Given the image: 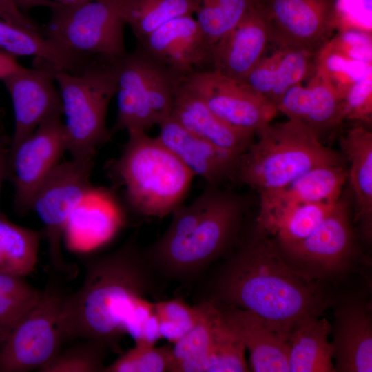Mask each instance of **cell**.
Segmentation results:
<instances>
[{
	"instance_id": "3",
	"label": "cell",
	"mask_w": 372,
	"mask_h": 372,
	"mask_svg": "<svg viewBox=\"0 0 372 372\" xmlns=\"http://www.w3.org/2000/svg\"><path fill=\"white\" fill-rule=\"evenodd\" d=\"M244 197L209 185L172 214L165 231L143 249L160 280L191 283L236 240L247 209Z\"/></svg>"
},
{
	"instance_id": "1",
	"label": "cell",
	"mask_w": 372,
	"mask_h": 372,
	"mask_svg": "<svg viewBox=\"0 0 372 372\" xmlns=\"http://www.w3.org/2000/svg\"><path fill=\"white\" fill-rule=\"evenodd\" d=\"M205 288L200 300L251 311L287 342L302 321L321 316L328 304L320 282L293 269L273 240L256 229Z\"/></svg>"
},
{
	"instance_id": "22",
	"label": "cell",
	"mask_w": 372,
	"mask_h": 372,
	"mask_svg": "<svg viewBox=\"0 0 372 372\" xmlns=\"http://www.w3.org/2000/svg\"><path fill=\"white\" fill-rule=\"evenodd\" d=\"M227 326L239 338L250 354L256 372L289 371V344L254 312L214 300Z\"/></svg>"
},
{
	"instance_id": "39",
	"label": "cell",
	"mask_w": 372,
	"mask_h": 372,
	"mask_svg": "<svg viewBox=\"0 0 372 372\" xmlns=\"http://www.w3.org/2000/svg\"><path fill=\"white\" fill-rule=\"evenodd\" d=\"M154 313V302H149L145 297L134 298L127 307L123 321L125 334H129L135 343L138 342L149 319Z\"/></svg>"
},
{
	"instance_id": "28",
	"label": "cell",
	"mask_w": 372,
	"mask_h": 372,
	"mask_svg": "<svg viewBox=\"0 0 372 372\" xmlns=\"http://www.w3.org/2000/svg\"><path fill=\"white\" fill-rule=\"evenodd\" d=\"M331 331V324L321 316H311L302 321L288 340L289 371H335L332 348L328 340Z\"/></svg>"
},
{
	"instance_id": "23",
	"label": "cell",
	"mask_w": 372,
	"mask_h": 372,
	"mask_svg": "<svg viewBox=\"0 0 372 372\" xmlns=\"http://www.w3.org/2000/svg\"><path fill=\"white\" fill-rule=\"evenodd\" d=\"M170 116L189 132L238 157L254 142L256 134L221 120L183 80L176 87Z\"/></svg>"
},
{
	"instance_id": "5",
	"label": "cell",
	"mask_w": 372,
	"mask_h": 372,
	"mask_svg": "<svg viewBox=\"0 0 372 372\" xmlns=\"http://www.w3.org/2000/svg\"><path fill=\"white\" fill-rule=\"evenodd\" d=\"M257 134L258 140L240 156L235 181L259 193L284 187L313 168L347 162L294 119L270 123Z\"/></svg>"
},
{
	"instance_id": "43",
	"label": "cell",
	"mask_w": 372,
	"mask_h": 372,
	"mask_svg": "<svg viewBox=\"0 0 372 372\" xmlns=\"http://www.w3.org/2000/svg\"><path fill=\"white\" fill-rule=\"evenodd\" d=\"M10 145L11 139L6 135L3 125L0 121V194L3 180L7 178Z\"/></svg>"
},
{
	"instance_id": "15",
	"label": "cell",
	"mask_w": 372,
	"mask_h": 372,
	"mask_svg": "<svg viewBox=\"0 0 372 372\" xmlns=\"http://www.w3.org/2000/svg\"><path fill=\"white\" fill-rule=\"evenodd\" d=\"M36 63L32 68L21 65L1 80L10 96L14 112L10 152L41 123L63 114L54 76L57 67L41 59H36Z\"/></svg>"
},
{
	"instance_id": "16",
	"label": "cell",
	"mask_w": 372,
	"mask_h": 372,
	"mask_svg": "<svg viewBox=\"0 0 372 372\" xmlns=\"http://www.w3.org/2000/svg\"><path fill=\"white\" fill-rule=\"evenodd\" d=\"M136 48L180 81L212 70V46L193 14L167 21L138 39Z\"/></svg>"
},
{
	"instance_id": "48",
	"label": "cell",
	"mask_w": 372,
	"mask_h": 372,
	"mask_svg": "<svg viewBox=\"0 0 372 372\" xmlns=\"http://www.w3.org/2000/svg\"><path fill=\"white\" fill-rule=\"evenodd\" d=\"M339 1V0H338Z\"/></svg>"
},
{
	"instance_id": "41",
	"label": "cell",
	"mask_w": 372,
	"mask_h": 372,
	"mask_svg": "<svg viewBox=\"0 0 372 372\" xmlns=\"http://www.w3.org/2000/svg\"><path fill=\"white\" fill-rule=\"evenodd\" d=\"M39 291L30 285L25 276L0 272V296L23 299H38Z\"/></svg>"
},
{
	"instance_id": "46",
	"label": "cell",
	"mask_w": 372,
	"mask_h": 372,
	"mask_svg": "<svg viewBox=\"0 0 372 372\" xmlns=\"http://www.w3.org/2000/svg\"><path fill=\"white\" fill-rule=\"evenodd\" d=\"M10 330L0 327V343L6 338Z\"/></svg>"
},
{
	"instance_id": "34",
	"label": "cell",
	"mask_w": 372,
	"mask_h": 372,
	"mask_svg": "<svg viewBox=\"0 0 372 372\" xmlns=\"http://www.w3.org/2000/svg\"><path fill=\"white\" fill-rule=\"evenodd\" d=\"M216 308L206 372L249 371L243 343L227 326L217 306Z\"/></svg>"
},
{
	"instance_id": "31",
	"label": "cell",
	"mask_w": 372,
	"mask_h": 372,
	"mask_svg": "<svg viewBox=\"0 0 372 372\" xmlns=\"http://www.w3.org/2000/svg\"><path fill=\"white\" fill-rule=\"evenodd\" d=\"M194 9L193 0H120L123 21L136 40L172 19L194 14Z\"/></svg>"
},
{
	"instance_id": "24",
	"label": "cell",
	"mask_w": 372,
	"mask_h": 372,
	"mask_svg": "<svg viewBox=\"0 0 372 372\" xmlns=\"http://www.w3.org/2000/svg\"><path fill=\"white\" fill-rule=\"evenodd\" d=\"M275 48L270 55H264L243 81L276 106L288 90L312 77L316 69L317 53Z\"/></svg>"
},
{
	"instance_id": "6",
	"label": "cell",
	"mask_w": 372,
	"mask_h": 372,
	"mask_svg": "<svg viewBox=\"0 0 372 372\" xmlns=\"http://www.w3.org/2000/svg\"><path fill=\"white\" fill-rule=\"evenodd\" d=\"M119 59L94 57L79 74L55 70L68 151L72 158L94 159L98 148L112 137L106 114L116 94Z\"/></svg>"
},
{
	"instance_id": "26",
	"label": "cell",
	"mask_w": 372,
	"mask_h": 372,
	"mask_svg": "<svg viewBox=\"0 0 372 372\" xmlns=\"http://www.w3.org/2000/svg\"><path fill=\"white\" fill-rule=\"evenodd\" d=\"M120 214L113 193L94 187L71 214L65 234L76 247L98 243L112 234Z\"/></svg>"
},
{
	"instance_id": "47",
	"label": "cell",
	"mask_w": 372,
	"mask_h": 372,
	"mask_svg": "<svg viewBox=\"0 0 372 372\" xmlns=\"http://www.w3.org/2000/svg\"><path fill=\"white\" fill-rule=\"evenodd\" d=\"M19 8L23 10V0H14Z\"/></svg>"
},
{
	"instance_id": "8",
	"label": "cell",
	"mask_w": 372,
	"mask_h": 372,
	"mask_svg": "<svg viewBox=\"0 0 372 372\" xmlns=\"http://www.w3.org/2000/svg\"><path fill=\"white\" fill-rule=\"evenodd\" d=\"M41 28L42 34L65 50L87 57L116 59L127 54L120 0L58 2Z\"/></svg>"
},
{
	"instance_id": "30",
	"label": "cell",
	"mask_w": 372,
	"mask_h": 372,
	"mask_svg": "<svg viewBox=\"0 0 372 372\" xmlns=\"http://www.w3.org/2000/svg\"><path fill=\"white\" fill-rule=\"evenodd\" d=\"M40 231L18 225L0 213V272L26 276L37 263Z\"/></svg>"
},
{
	"instance_id": "20",
	"label": "cell",
	"mask_w": 372,
	"mask_h": 372,
	"mask_svg": "<svg viewBox=\"0 0 372 372\" xmlns=\"http://www.w3.org/2000/svg\"><path fill=\"white\" fill-rule=\"evenodd\" d=\"M307 86L298 84L276 105L278 112L309 128L321 141L344 120V102L339 91L324 76L314 73Z\"/></svg>"
},
{
	"instance_id": "44",
	"label": "cell",
	"mask_w": 372,
	"mask_h": 372,
	"mask_svg": "<svg viewBox=\"0 0 372 372\" xmlns=\"http://www.w3.org/2000/svg\"><path fill=\"white\" fill-rule=\"evenodd\" d=\"M15 57L0 50V80L21 66Z\"/></svg>"
},
{
	"instance_id": "13",
	"label": "cell",
	"mask_w": 372,
	"mask_h": 372,
	"mask_svg": "<svg viewBox=\"0 0 372 372\" xmlns=\"http://www.w3.org/2000/svg\"><path fill=\"white\" fill-rule=\"evenodd\" d=\"M68 151L61 116L41 123L26 138L9 153L7 178L14 189V206L19 214L30 210L37 190L61 163Z\"/></svg>"
},
{
	"instance_id": "17",
	"label": "cell",
	"mask_w": 372,
	"mask_h": 372,
	"mask_svg": "<svg viewBox=\"0 0 372 372\" xmlns=\"http://www.w3.org/2000/svg\"><path fill=\"white\" fill-rule=\"evenodd\" d=\"M347 177L344 165H324L310 169L284 187L260 193L256 229L268 235L280 216L294 206L336 203Z\"/></svg>"
},
{
	"instance_id": "25",
	"label": "cell",
	"mask_w": 372,
	"mask_h": 372,
	"mask_svg": "<svg viewBox=\"0 0 372 372\" xmlns=\"http://www.w3.org/2000/svg\"><path fill=\"white\" fill-rule=\"evenodd\" d=\"M349 163L348 177L355 205V221L362 224L364 237L371 238L372 132L362 124L348 130L340 141Z\"/></svg>"
},
{
	"instance_id": "36",
	"label": "cell",
	"mask_w": 372,
	"mask_h": 372,
	"mask_svg": "<svg viewBox=\"0 0 372 372\" xmlns=\"http://www.w3.org/2000/svg\"><path fill=\"white\" fill-rule=\"evenodd\" d=\"M172 348L169 344L158 347L135 344L105 366L103 372H169Z\"/></svg>"
},
{
	"instance_id": "45",
	"label": "cell",
	"mask_w": 372,
	"mask_h": 372,
	"mask_svg": "<svg viewBox=\"0 0 372 372\" xmlns=\"http://www.w3.org/2000/svg\"><path fill=\"white\" fill-rule=\"evenodd\" d=\"M63 3L74 4L95 0H54ZM26 9L28 10L35 7H51L54 1L52 0H24Z\"/></svg>"
},
{
	"instance_id": "2",
	"label": "cell",
	"mask_w": 372,
	"mask_h": 372,
	"mask_svg": "<svg viewBox=\"0 0 372 372\" xmlns=\"http://www.w3.org/2000/svg\"><path fill=\"white\" fill-rule=\"evenodd\" d=\"M137 238L136 232L116 249L85 262L81 287L63 298L64 342L92 339L110 351L121 353L120 343L126 335L123 321L130 302L134 298L160 292V279Z\"/></svg>"
},
{
	"instance_id": "10",
	"label": "cell",
	"mask_w": 372,
	"mask_h": 372,
	"mask_svg": "<svg viewBox=\"0 0 372 372\" xmlns=\"http://www.w3.org/2000/svg\"><path fill=\"white\" fill-rule=\"evenodd\" d=\"M278 251L293 269L314 281L321 282L346 273L358 254L347 198L341 196L306 238Z\"/></svg>"
},
{
	"instance_id": "18",
	"label": "cell",
	"mask_w": 372,
	"mask_h": 372,
	"mask_svg": "<svg viewBox=\"0 0 372 372\" xmlns=\"http://www.w3.org/2000/svg\"><path fill=\"white\" fill-rule=\"evenodd\" d=\"M331 331L335 371L371 372V313L362 298H348L339 303L335 309Z\"/></svg>"
},
{
	"instance_id": "40",
	"label": "cell",
	"mask_w": 372,
	"mask_h": 372,
	"mask_svg": "<svg viewBox=\"0 0 372 372\" xmlns=\"http://www.w3.org/2000/svg\"><path fill=\"white\" fill-rule=\"evenodd\" d=\"M39 298L23 299L0 296V327L10 331L33 307Z\"/></svg>"
},
{
	"instance_id": "42",
	"label": "cell",
	"mask_w": 372,
	"mask_h": 372,
	"mask_svg": "<svg viewBox=\"0 0 372 372\" xmlns=\"http://www.w3.org/2000/svg\"><path fill=\"white\" fill-rule=\"evenodd\" d=\"M0 19L26 29L41 31V28L17 5L14 0H0Z\"/></svg>"
},
{
	"instance_id": "11",
	"label": "cell",
	"mask_w": 372,
	"mask_h": 372,
	"mask_svg": "<svg viewBox=\"0 0 372 372\" xmlns=\"http://www.w3.org/2000/svg\"><path fill=\"white\" fill-rule=\"evenodd\" d=\"M94 159L72 158L60 163L34 194L30 210L44 225L51 266L61 273L72 274L73 265L64 259L61 242L68 220L81 201L94 189L90 177Z\"/></svg>"
},
{
	"instance_id": "21",
	"label": "cell",
	"mask_w": 372,
	"mask_h": 372,
	"mask_svg": "<svg viewBox=\"0 0 372 372\" xmlns=\"http://www.w3.org/2000/svg\"><path fill=\"white\" fill-rule=\"evenodd\" d=\"M269 44L267 23L257 2L212 46V70L243 81L264 56Z\"/></svg>"
},
{
	"instance_id": "14",
	"label": "cell",
	"mask_w": 372,
	"mask_h": 372,
	"mask_svg": "<svg viewBox=\"0 0 372 372\" xmlns=\"http://www.w3.org/2000/svg\"><path fill=\"white\" fill-rule=\"evenodd\" d=\"M183 81L214 114L234 127L257 134L278 112L275 105L245 81L214 70L194 73Z\"/></svg>"
},
{
	"instance_id": "32",
	"label": "cell",
	"mask_w": 372,
	"mask_h": 372,
	"mask_svg": "<svg viewBox=\"0 0 372 372\" xmlns=\"http://www.w3.org/2000/svg\"><path fill=\"white\" fill-rule=\"evenodd\" d=\"M196 20L213 46L254 8L258 0H193Z\"/></svg>"
},
{
	"instance_id": "33",
	"label": "cell",
	"mask_w": 372,
	"mask_h": 372,
	"mask_svg": "<svg viewBox=\"0 0 372 372\" xmlns=\"http://www.w3.org/2000/svg\"><path fill=\"white\" fill-rule=\"evenodd\" d=\"M336 203L294 206L280 216L267 236L273 237L271 239L279 250L293 245L309 235L329 214Z\"/></svg>"
},
{
	"instance_id": "7",
	"label": "cell",
	"mask_w": 372,
	"mask_h": 372,
	"mask_svg": "<svg viewBox=\"0 0 372 372\" xmlns=\"http://www.w3.org/2000/svg\"><path fill=\"white\" fill-rule=\"evenodd\" d=\"M180 82L136 48L118 60L117 115L110 130L145 132L170 116Z\"/></svg>"
},
{
	"instance_id": "38",
	"label": "cell",
	"mask_w": 372,
	"mask_h": 372,
	"mask_svg": "<svg viewBox=\"0 0 372 372\" xmlns=\"http://www.w3.org/2000/svg\"><path fill=\"white\" fill-rule=\"evenodd\" d=\"M154 310L158 320L178 326L186 333L196 324L199 317L197 306H189L181 298L155 302Z\"/></svg>"
},
{
	"instance_id": "29",
	"label": "cell",
	"mask_w": 372,
	"mask_h": 372,
	"mask_svg": "<svg viewBox=\"0 0 372 372\" xmlns=\"http://www.w3.org/2000/svg\"><path fill=\"white\" fill-rule=\"evenodd\" d=\"M195 304L198 309V320L174 344L169 372H206L217 308L209 300H200Z\"/></svg>"
},
{
	"instance_id": "4",
	"label": "cell",
	"mask_w": 372,
	"mask_h": 372,
	"mask_svg": "<svg viewBox=\"0 0 372 372\" xmlns=\"http://www.w3.org/2000/svg\"><path fill=\"white\" fill-rule=\"evenodd\" d=\"M114 186L140 216L162 218L182 205L194 176L158 138L128 132L120 156L107 165Z\"/></svg>"
},
{
	"instance_id": "27",
	"label": "cell",
	"mask_w": 372,
	"mask_h": 372,
	"mask_svg": "<svg viewBox=\"0 0 372 372\" xmlns=\"http://www.w3.org/2000/svg\"><path fill=\"white\" fill-rule=\"evenodd\" d=\"M0 50L14 56H32L59 68L79 74L92 57L72 53L41 31L19 27L0 19Z\"/></svg>"
},
{
	"instance_id": "37",
	"label": "cell",
	"mask_w": 372,
	"mask_h": 372,
	"mask_svg": "<svg viewBox=\"0 0 372 372\" xmlns=\"http://www.w3.org/2000/svg\"><path fill=\"white\" fill-rule=\"evenodd\" d=\"M344 120L371 124L372 120V70L364 74L345 91L343 95Z\"/></svg>"
},
{
	"instance_id": "9",
	"label": "cell",
	"mask_w": 372,
	"mask_h": 372,
	"mask_svg": "<svg viewBox=\"0 0 372 372\" xmlns=\"http://www.w3.org/2000/svg\"><path fill=\"white\" fill-rule=\"evenodd\" d=\"M63 292L54 278L26 315L0 343V372L37 371L61 350Z\"/></svg>"
},
{
	"instance_id": "12",
	"label": "cell",
	"mask_w": 372,
	"mask_h": 372,
	"mask_svg": "<svg viewBox=\"0 0 372 372\" xmlns=\"http://www.w3.org/2000/svg\"><path fill=\"white\" fill-rule=\"evenodd\" d=\"M269 43L318 53L337 28L338 0H258Z\"/></svg>"
},
{
	"instance_id": "35",
	"label": "cell",
	"mask_w": 372,
	"mask_h": 372,
	"mask_svg": "<svg viewBox=\"0 0 372 372\" xmlns=\"http://www.w3.org/2000/svg\"><path fill=\"white\" fill-rule=\"evenodd\" d=\"M60 352L40 372H103L110 352L103 343L92 339H79Z\"/></svg>"
},
{
	"instance_id": "19",
	"label": "cell",
	"mask_w": 372,
	"mask_h": 372,
	"mask_svg": "<svg viewBox=\"0 0 372 372\" xmlns=\"http://www.w3.org/2000/svg\"><path fill=\"white\" fill-rule=\"evenodd\" d=\"M158 125V138L194 176L215 186L236 180L240 157L192 134L171 116Z\"/></svg>"
}]
</instances>
